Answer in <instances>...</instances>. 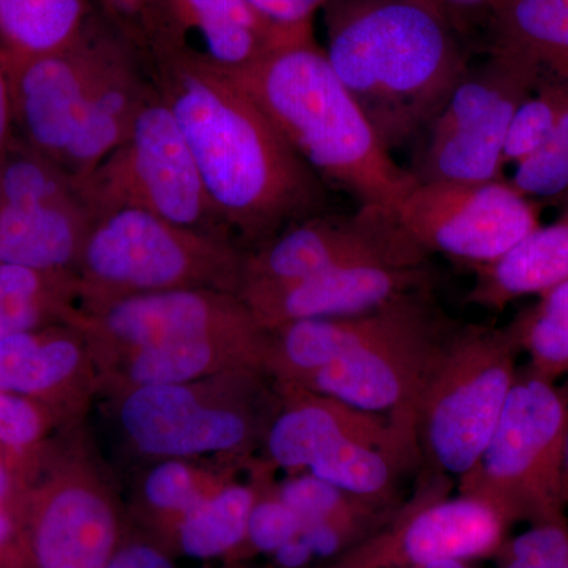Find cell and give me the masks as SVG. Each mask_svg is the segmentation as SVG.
Masks as SVG:
<instances>
[{
    "label": "cell",
    "mask_w": 568,
    "mask_h": 568,
    "mask_svg": "<svg viewBox=\"0 0 568 568\" xmlns=\"http://www.w3.org/2000/svg\"><path fill=\"white\" fill-rule=\"evenodd\" d=\"M216 212L245 252L327 211V185L230 74L149 55Z\"/></svg>",
    "instance_id": "obj_1"
},
{
    "label": "cell",
    "mask_w": 568,
    "mask_h": 568,
    "mask_svg": "<svg viewBox=\"0 0 568 568\" xmlns=\"http://www.w3.org/2000/svg\"><path fill=\"white\" fill-rule=\"evenodd\" d=\"M327 55L388 151L417 141L469 67V41L416 0H328Z\"/></svg>",
    "instance_id": "obj_2"
},
{
    "label": "cell",
    "mask_w": 568,
    "mask_h": 568,
    "mask_svg": "<svg viewBox=\"0 0 568 568\" xmlns=\"http://www.w3.org/2000/svg\"><path fill=\"white\" fill-rule=\"evenodd\" d=\"M230 77L325 185L343 190L358 207L396 215L416 181L392 159L315 37L278 48Z\"/></svg>",
    "instance_id": "obj_3"
},
{
    "label": "cell",
    "mask_w": 568,
    "mask_h": 568,
    "mask_svg": "<svg viewBox=\"0 0 568 568\" xmlns=\"http://www.w3.org/2000/svg\"><path fill=\"white\" fill-rule=\"evenodd\" d=\"M123 446L142 462L185 458L245 463L260 455L280 407L265 369L104 395Z\"/></svg>",
    "instance_id": "obj_4"
},
{
    "label": "cell",
    "mask_w": 568,
    "mask_h": 568,
    "mask_svg": "<svg viewBox=\"0 0 568 568\" xmlns=\"http://www.w3.org/2000/svg\"><path fill=\"white\" fill-rule=\"evenodd\" d=\"M245 250L140 209L95 216L74 271L78 312L174 290L241 291ZM77 312V313H78Z\"/></svg>",
    "instance_id": "obj_5"
},
{
    "label": "cell",
    "mask_w": 568,
    "mask_h": 568,
    "mask_svg": "<svg viewBox=\"0 0 568 568\" xmlns=\"http://www.w3.org/2000/svg\"><path fill=\"white\" fill-rule=\"evenodd\" d=\"M459 324L437 304L432 287L399 295L366 313L353 349L301 387L386 414L399 435L418 444V403Z\"/></svg>",
    "instance_id": "obj_6"
},
{
    "label": "cell",
    "mask_w": 568,
    "mask_h": 568,
    "mask_svg": "<svg viewBox=\"0 0 568 568\" xmlns=\"http://www.w3.org/2000/svg\"><path fill=\"white\" fill-rule=\"evenodd\" d=\"M567 433L566 388L528 366L519 369L487 447L455 480L459 495L487 504L507 525H566Z\"/></svg>",
    "instance_id": "obj_7"
},
{
    "label": "cell",
    "mask_w": 568,
    "mask_h": 568,
    "mask_svg": "<svg viewBox=\"0 0 568 568\" xmlns=\"http://www.w3.org/2000/svg\"><path fill=\"white\" fill-rule=\"evenodd\" d=\"M521 354L508 324H459L418 403L422 467L454 478L473 469L503 416Z\"/></svg>",
    "instance_id": "obj_8"
},
{
    "label": "cell",
    "mask_w": 568,
    "mask_h": 568,
    "mask_svg": "<svg viewBox=\"0 0 568 568\" xmlns=\"http://www.w3.org/2000/svg\"><path fill=\"white\" fill-rule=\"evenodd\" d=\"M77 186L93 219L119 209H140L185 230L239 245L216 212L155 82L126 140L77 181Z\"/></svg>",
    "instance_id": "obj_9"
},
{
    "label": "cell",
    "mask_w": 568,
    "mask_h": 568,
    "mask_svg": "<svg viewBox=\"0 0 568 568\" xmlns=\"http://www.w3.org/2000/svg\"><path fill=\"white\" fill-rule=\"evenodd\" d=\"M420 134L409 173L417 183H481L504 179V145L519 104L541 67L519 52L487 48Z\"/></svg>",
    "instance_id": "obj_10"
},
{
    "label": "cell",
    "mask_w": 568,
    "mask_h": 568,
    "mask_svg": "<svg viewBox=\"0 0 568 568\" xmlns=\"http://www.w3.org/2000/svg\"><path fill=\"white\" fill-rule=\"evenodd\" d=\"M454 477L422 467L413 495L383 528L321 568H409L497 555L507 523L473 496H450Z\"/></svg>",
    "instance_id": "obj_11"
},
{
    "label": "cell",
    "mask_w": 568,
    "mask_h": 568,
    "mask_svg": "<svg viewBox=\"0 0 568 568\" xmlns=\"http://www.w3.org/2000/svg\"><path fill=\"white\" fill-rule=\"evenodd\" d=\"M92 222L77 181L14 136L0 156V264L74 275Z\"/></svg>",
    "instance_id": "obj_12"
},
{
    "label": "cell",
    "mask_w": 568,
    "mask_h": 568,
    "mask_svg": "<svg viewBox=\"0 0 568 568\" xmlns=\"http://www.w3.org/2000/svg\"><path fill=\"white\" fill-rule=\"evenodd\" d=\"M541 203L510 181L424 182L396 211L407 237L426 254H443L467 267L500 260L540 226Z\"/></svg>",
    "instance_id": "obj_13"
},
{
    "label": "cell",
    "mask_w": 568,
    "mask_h": 568,
    "mask_svg": "<svg viewBox=\"0 0 568 568\" xmlns=\"http://www.w3.org/2000/svg\"><path fill=\"white\" fill-rule=\"evenodd\" d=\"M123 534L112 481L84 443L33 497L28 556L36 568H108Z\"/></svg>",
    "instance_id": "obj_14"
},
{
    "label": "cell",
    "mask_w": 568,
    "mask_h": 568,
    "mask_svg": "<svg viewBox=\"0 0 568 568\" xmlns=\"http://www.w3.org/2000/svg\"><path fill=\"white\" fill-rule=\"evenodd\" d=\"M123 37L99 14L70 47L9 65L14 136L62 168L93 85Z\"/></svg>",
    "instance_id": "obj_15"
},
{
    "label": "cell",
    "mask_w": 568,
    "mask_h": 568,
    "mask_svg": "<svg viewBox=\"0 0 568 568\" xmlns=\"http://www.w3.org/2000/svg\"><path fill=\"white\" fill-rule=\"evenodd\" d=\"M394 213L357 207L349 215L327 211L291 224L264 245L246 252L245 284L297 282L342 265L364 261L426 263Z\"/></svg>",
    "instance_id": "obj_16"
},
{
    "label": "cell",
    "mask_w": 568,
    "mask_h": 568,
    "mask_svg": "<svg viewBox=\"0 0 568 568\" xmlns=\"http://www.w3.org/2000/svg\"><path fill=\"white\" fill-rule=\"evenodd\" d=\"M70 323L88 336L99 373L114 358L142 347L264 328L241 294L219 290L132 295L78 312Z\"/></svg>",
    "instance_id": "obj_17"
},
{
    "label": "cell",
    "mask_w": 568,
    "mask_h": 568,
    "mask_svg": "<svg viewBox=\"0 0 568 568\" xmlns=\"http://www.w3.org/2000/svg\"><path fill=\"white\" fill-rule=\"evenodd\" d=\"M310 37H315L313 28H284L246 0H151L145 55L234 74L272 51Z\"/></svg>",
    "instance_id": "obj_18"
},
{
    "label": "cell",
    "mask_w": 568,
    "mask_h": 568,
    "mask_svg": "<svg viewBox=\"0 0 568 568\" xmlns=\"http://www.w3.org/2000/svg\"><path fill=\"white\" fill-rule=\"evenodd\" d=\"M426 263L364 261L283 284H245L239 294L267 331L304 320L373 312L399 295L432 287Z\"/></svg>",
    "instance_id": "obj_19"
},
{
    "label": "cell",
    "mask_w": 568,
    "mask_h": 568,
    "mask_svg": "<svg viewBox=\"0 0 568 568\" xmlns=\"http://www.w3.org/2000/svg\"><path fill=\"white\" fill-rule=\"evenodd\" d=\"M278 384L280 407L257 458L272 469L297 474L346 443L394 448L418 459V444L396 432L386 414L369 413L294 384Z\"/></svg>",
    "instance_id": "obj_20"
},
{
    "label": "cell",
    "mask_w": 568,
    "mask_h": 568,
    "mask_svg": "<svg viewBox=\"0 0 568 568\" xmlns=\"http://www.w3.org/2000/svg\"><path fill=\"white\" fill-rule=\"evenodd\" d=\"M0 390L33 402L48 399L70 417L81 416L100 394L88 336L63 323L0 339Z\"/></svg>",
    "instance_id": "obj_21"
},
{
    "label": "cell",
    "mask_w": 568,
    "mask_h": 568,
    "mask_svg": "<svg viewBox=\"0 0 568 568\" xmlns=\"http://www.w3.org/2000/svg\"><path fill=\"white\" fill-rule=\"evenodd\" d=\"M268 331L197 336L142 347L100 369V395L129 388L194 383L241 369L267 372Z\"/></svg>",
    "instance_id": "obj_22"
},
{
    "label": "cell",
    "mask_w": 568,
    "mask_h": 568,
    "mask_svg": "<svg viewBox=\"0 0 568 568\" xmlns=\"http://www.w3.org/2000/svg\"><path fill=\"white\" fill-rule=\"evenodd\" d=\"M152 89L148 55L123 37L93 85L62 170L74 181L95 170L126 140Z\"/></svg>",
    "instance_id": "obj_23"
},
{
    "label": "cell",
    "mask_w": 568,
    "mask_h": 568,
    "mask_svg": "<svg viewBox=\"0 0 568 568\" xmlns=\"http://www.w3.org/2000/svg\"><path fill=\"white\" fill-rule=\"evenodd\" d=\"M252 462L239 465L209 459L166 458L145 463L144 469L133 481L134 515L148 534L166 545L168 538L186 515L192 514L231 478L244 473Z\"/></svg>",
    "instance_id": "obj_24"
},
{
    "label": "cell",
    "mask_w": 568,
    "mask_h": 568,
    "mask_svg": "<svg viewBox=\"0 0 568 568\" xmlns=\"http://www.w3.org/2000/svg\"><path fill=\"white\" fill-rule=\"evenodd\" d=\"M473 272L476 278L466 304L488 312L547 293L568 280V220L540 224L500 260Z\"/></svg>",
    "instance_id": "obj_25"
},
{
    "label": "cell",
    "mask_w": 568,
    "mask_h": 568,
    "mask_svg": "<svg viewBox=\"0 0 568 568\" xmlns=\"http://www.w3.org/2000/svg\"><path fill=\"white\" fill-rule=\"evenodd\" d=\"M271 473L276 470L254 458L244 473L231 478L186 515L164 547L190 559L234 562L244 545L254 503Z\"/></svg>",
    "instance_id": "obj_26"
},
{
    "label": "cell",
    "mask_w": 568,
    "mask_h": 568,
    "mask_svg": "<svg viewBox=\"0 0 568 568\" xmlns=\"http://www.w3.org/2000/svg\"><path fill=\"white\" fill-rule=\"evenodd\" d=\"M99 14L95 0H0V52L14 65L61 51Z\"/></svg>",
    "instance_id": "obj_27"
},
{
    "label": "cell",
    "mask_w": 568,
    "mask_h": 568,
    "mask_svg": "<svg viewBox=\"0 0 568 568\" xmlns=\"http://www.w3.org/2000/svg\"><path fill=\"white\" fill-rule=\"evenodd\" d=\"M78 304L73 274H48L0 264V339L70 323Z\"/></svg>",
    "instance_id": "obj_28"
},
{
    "label": "cell",
    "mask_w": 568,
    "mask_h": 568,
    "mask_svg": "<svg viewBox=\"0 0 568 568\" xmlns=\"http://www.w3.org/2000/svg\"><path fill=\"white\" fill-rule=\"evenodd\" d=\"M487 47L528 55L555 73L568 61V0H500Z\"/></svg>",
    "instance_id": "obj_29"
},
{
    "label": "cell",
    "mask_w": 568,
    "mask_h": 568,
    "mask_svg": "<svg viewBox=\"0 0 568 568\" xmlns=\"http://www.w3.org/2000/svg\"><path fill=\"white\" fill-rule=\"evenodd\" d=\"M420 469L418 459L394 448L346 443L317 458L308 473L351 495L398 506L405 500L399 496V481L413 470Z\"/></svg>",
    "instance_id": "obj_30"
},
{
    "label": "cell",
    "mask_w": 568,
    "mask_h": 568,
    "mask_svg": "<svg viewBox=\"0 0 568 568\" xmlns=\"http://www.w3.org/2000/svg\"><path fill=\"white\" fill-rule=\"evenodd\" d=\"M276 488L284 503L302 519V525L315 521L335 523L365 530L369 536L383 528L402 506H388L351 495L345 489L313 476L308 470L287 474Z\"/></svg>",
    "instance_id": "obj_31"
},
{
    "label": "cell",
    "mask_w": 568,
    "mask_h": 568,
    "mask_svg": "<svg viewBox=\"0 0 568 568\" xmlns=\"http://www.w3.org/2000/svg\"><path fill=\"white\" fill-rule=\"evenodd\" d=\"M508 325L528 354L529 369L555 383L568 376V280L538 295Z\"/></svg>",
    "instance_id": "obj_32"
},
{
    "label": "cell",
    "mask_w": 568,
    "mask_h": 568,
    "mask_svg": "<svg viewBox=\"0 0 568 568\" xmlns=\"http://www.w3.org/2000/svg\"><path fill=\"white\" fill-rule=\"evenodd\" d=\"M568 110V84L541 71L534 91L519 104L504 145V164H517L532 155L555 132Z\"/></svg>",
    "instance_id": "obj_33"
},
{
    "label": "cell",
    "mask_w": 568,
    "mask_h": 568,
    "mask_svg": "<svg viewBox=\"0 0 568 568\" xmlns=\"http://www.w3.org/2000/svg\"><path fill=\"white\" fill-rule=\"evenodd\" d=\"M510 183L538 203H568V110L544 145L515 166Z\"/></svg>",
    "instance_id": "obj_34"
},
{
    "label": "cell",
    "mask_w": 568,
    "mask_h": 568,
    "mask_svg": "<svg viewBox=\"0 0 568 568\" xmlns=\"http://www.w3.org/2000/svg\"><path fill=\"white\" fill-rule=\"evenodd\" d=\"M276 485V473L268 474L250 514L245 541L234 562H244L256 555H274L286 541L301 536L302 519L284 503Z\"/></svg>",
    "instance_id": "obj_35"
},
{
    "label": "cell",
    "mask_w": 568,
    "mask_h": 568,
    "mask_svg": "<svg viewBox=\"0 0 568 568\" xmlns=\"http://www.w3.org/2000/svg\"><path fill=\"white\" fill-rule=\"evenodd\" d=\"M48 414L26 396L0 390V447L28 450L40 443L48 429Z\"/></svg>",
    "instance_id": "obj_36"
},
{
    "label": "cell",
    "mask_w": 568,
    "mask_h": 568,
    "mask_svg": "<svg viewBox=\"0 0 568 568\" xmlns=\"http://www.w3.org/2000/svg\"><path fill=\"white\" fill-rule=\"evenodd\" d=\"M173 556L151 534H123L108 568H178Z\"/></svg>",
    "instance_id": "obj_37"
},
{
    "label": "cell",
    "mask_w": 568,
    "mask_h": 568,
    "mask_svg": "<svg viewBox=\"0 0 568 568\" xmlns=\"http://www.w3.org/2000/svg\"><path fill=\"white\" fill-rule=\"evenodd\" d=\"M443 14L467 41L477 29L489 28L500 0H416Z\"/></svg>",
    "instance_id": "obj_38"
},
{
    "label": "cell",
    "mask_w": 568,
    "mask_h": 568,
    "mask_svg": "<svg viewBox=\"0 0 568 568\" xmlns=\"http://www.w3.org/2000/svg\"><path fill=\"white\" fill-rule=\"evenodd\" d=\"M104 18L145 54V21L151 0H95Z\"/></svg>",
    "instance_id": "obj_39"
},
{
    "label": "cell",
    "mask_w": 568,
    "mask_h": 568,
    "mask_svg": "<svg viewBox=\"0 0 568 568\" xmlns=\"http://www.w3.org/2000/svg\"><path fill=\"white\" fill-rule=\"evenodd\" d=\"M253 9L284 28H313L316 11L328 0H246Z\"/></svg>",
    "instance_id": "obj_40"
},
{
    "label": "cell",
    "mask_w": 568,
    "mask_h": 568,
    "mask_svg": "<svg viewBox=\"0 0 568 568\" xmlns=\"http://www.w3.org/2000/svg\"><path fill=\"white\" fill-rule=\"evenodd\" d=\"M14 140L13 89L9 63L0 52V156Z\"/></svg>",
    "instance_id": "obj_41"
},
{
    "label": "cell",
    "mask_w": 568,
    "mask_h": 568,
    "mask_svg": "<svg viewBox=\"0 0 568 568\" xmlns=\"http://www.w3.org/2000/svg\"><path fill=\"white\" fill-rule=\"evenodd\" d=\"M21 547L24 548L26 544L21 541L17 518L0 507V566L17 567L22 559Z\"/></svg>",
    "instance_id": "obj_42"
},
{
    "label": "cell",
    "mask_w": 568,
    "mask_h": 568,
    "mask_svg": "<svg viewBox=\"0 0 568 568\" xmlns=\"http://www.w3.org/2000/svg\"><path fill=\"white\" fill-rule=\"evenodd\" d=\"M271 556L274 559V568H308L316 559L312 548L301 536L286 541Z\"/></svg>",
    "instance_id": "obj_43"
},
{
    "label": "cell",
    "mask_w": 568,
    "mask_h": 568,
    "mask_svg": "<svg viewBox=\"0 0 568 568\" xmlns=\"http://www.w3.org/2000/svg\"><path fill=\"white\" fill-rule=\"evenodd\" d=\"M503 568H568V551L555 560L540 564L504 562Z\"/></svg>",
    "instance_id": "obj_44"
},
{
    "label": "cell",
    "mask_w": 568,
    "mask_h": 568,
    "mask_svg": "<svg viewBox=\"0 0 568 568\" xmlns=\"http://www.w3.org/2000/svg\"><path fill=\"white\" fill-rule=\"evenodd\" d=\"M11 491H13V484H11L9 470H7V466L0 459V507L7 508L6 503L9 500Z\"/></svg>",
    "instance_id": "obj_45"
},
{
    "label": "cell",
    "mask_w": 568,
    "mask_h": 568,
    "mask_svg": "<svg viewBox=\"0 0 568 568\" xmlns=\"http://www.w3.org/2000/svg\"><path fill=\"white\" fill-rule=\"evenodd\" d=\"M409 568H470V567H469V562H466V560L444 559V560H433V562L422 564V566L409 567Z\"/></svg>",
    "instance_id": "obj_46"
},
{
    "label": "cell",
    "mask_w": 568,
    "mask_h": 568,
    "mask_svg": "<svg viewBox=\"0 0 568 568\" xmlns=\"http://www.w3.org/2000/svg\"><path fill=\"white\" fill-rule=\"evenodd\" d=\"M567 394H568V383L566 386ZM564 491H566V499L568 504V433H567V444H566V465H564Z\"/></svg>",
    "instance_id": "obj_47"
},
{
    "label": "cell",
    "mask_w": 568,
    "mask_h": 568,
    "mask_svg": "<svg viewBox=\"0 0 568 568\" xmlns=\"http://www.w3.org/2000/svg\"><path fill=\"white\" fill-rule=\"evenodd\" d=\"M551 74H555L556 78H559V80H562L568 84V61L564 63L558 71H555V73Z\"/></svg>",
    "instance_id": "obj_48"
},
{
    "label": "cell",
    "mask_w": 568,
    "mask_h": 568,
    "mask_svg": "<svg viewBox=\"0 0 568 568\" xmlns=\"http://www.w3.org/2000/svg\"><path fill=\"white\" fill-rule=\"evenodd\" d=\"M226 568H253V567L245 566L244 562H234V564H227ZM272 568H274V567H272Z\"/></svg>",
    "instance_id": "obj_49"
},
{
    "label": "cell",
    "mask_w": 568,
    "mask_h": 568,
    "mask_svg": "<svg viewBox=\"0 0 568 568\" xmlns=\"http://www.w3.org/2000/svg\"><path fill=\"white\" fill-rule=\"evenodd\" d=\"M559 219L568 220V203L564 204V211L560 213Z\"/></svg>",
    "instance_id": "obj_50"
}]
</instances>
